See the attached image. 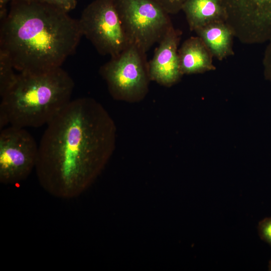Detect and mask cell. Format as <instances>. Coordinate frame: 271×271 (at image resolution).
Returning <instances> with one entry per match:
<instances>
[{"label":"cell","mask_w":271,"mask_h":271,"mask_svg":"<svg viewBox=\"0 0 271 271\" xmlns=\"http://www.w3.org/2000/svg\"><path fill=\"white\" fill-rule=\"evenodd\" d=\"M146 54L130 44L101 67L100 73L114 99L134 102L147 94L150 79Z\"/></svg>","instance_id":"277c9868"},{"label":"cell","mask_w":271,"mask_h":271,"mask_svg":"<svg viewBox=\"0 0 271 271\" xmlns=\"http://www.w3.org/2000/svg\"><path fill=\"white\" fill-rule=\"evenodd\" d=\"M210 51L213 57L221 61L234 54V33L224 22L212 23L195 31Z\"/></svg>","instance_id":"7c38bea8"},{"label":"cell","mask_w":271,"mask_h":271,"mask_svg":"<svg viewBox=\"0 0 271 271\" xmlns=\"http://www.w3.org/2000/svg\"><path fill=\"white\" fill-rule=\"evenodd\" d=\"M180 70L182 75L202 73L216 69L213 55L198 36L187 39L178 50Z\"/></svg>","instance_id":"30bf717a"},{"label":"cell","mask_w":271,"mask_h":271,"mask_svg":"<svg viewBox=\"0 0 271 271\" xmlns=\"http://www.w3.org/2000/svg\"><path fill=\"white\" fill-rule=\"evenodd\" d=\"M129 44L146 53L173 26L156 0H114Z\"/></svg>","instance_id":"5b68a950"},{"label":"cell","mask_w":271,"mask_h":271,"mask_svg":"<svg viewBox=\"0 0 271 271\" xmlns=\"http://www.w3.org/2000/svg\"><path fill=\"white\" fill-rule=\"evenodd\" d=\"M82 36L78 20L52 5L13 0L1 20L0 51L19 72L40 73L61 66Z\"/></svg>","instance_id":"7a4b0ae2"},{"label":"cell","mask_w":271,"mask_h":271,"mask_svg":"<svg viewBox=\"0 0 271 271\" xmlns=\"http://www.w3.org/2000/svg\"><path fill=\"white\" fill-rule=\"evenodd\" d=\"M54 6L66 13L76 7L77 0H32Z\"/></svg>","instance_id":"5bb4252c"},{"label":"cell","mask_w":271,"mask_h":271,"mask_svg":"<svg viewBox=\"0 0 271 271\" xmlns=\"http://www.w3.org/2000/svg\"><path fill=\"white\" fill-rule=\"evenodd\" d=\"M180 31L172 26L159 42L152 60L148 62L150 80L170 87L183 76L180 67L178 46Z\"/></svg>","instance_id":"9c48e42d"},{"label":"cell","mask_w":271,"mask_h":271,"mask_svg":"<svg viewBox=\"0 0 271 271\" xmlns=\"http://www.w3.org/2000/svg\"><path fill=\"white\" fill-rule=\"evenodd\" d=\"M262 63L265 74L271 80V39L265 49Z\"/></svg>","instance_id":"e0dca14e"},{"label":"cell","mask_w":271,"mask_h":271,"mask_svg":"<svg viewBox=\"0 0 271 271\" xmlns=\"http://www.w3.org/2000/svg\"><path fill=\"white\" fill-rule=\"evenodd\" d=\"M116 132L112 118L96 100H71L42 136L35 168L41 186L58 198L80 195L112 155Z\"/></svg>","instance_id":"6da1fadb"},{"label":"cell","mask_w":271,"mask_h":271,"mask_svg":"<svg viewBox=\"0 0 271 271\" xmlns=\"http://www.w3.org/2000/svg\"><path fill=\"white\" fill-rule=\"evenodd\" d=\"M222 1L226 23L240 42L258 44L271 39V0Z\"/></svg>","instance_id":"ba28073f"},{"label":"cell","mask_w":271,"mask_h":271,"mask_svg":"<svg viewBox=\"0 0 271 271\" xmlns=\"http://www.w3.org/2000/svg\"><path fill=\"white\" fill-rule=\"evenodd\" d=\"M79 25L82 36L103 55L115 57L130 44L114 0H95L82 11Z\"/></svg>","instance_id":"8992f818"},{"label":"cell","mask_w":271,"mask_h":271,"mask_svg":"<svg viewBox=\"0 0 271 271\" xmlns=\"http://www.w3.org/2000/svg\"><path fill=\"white\" fill-rule=\"evenodd\" d=\"M258 233L262 239L271 245V218L261 221L258 224Z\"/></svg>","instance_id":"2e32d148"},{"label":"cell","mask_w":271,"mask_h":271,"mask_svg":"<svg viewBox=\"0 0 271 271\" xmlns=\"http://www.w3.org/2000/svg\"><path fill=\"white\" fill-rule=\"evenodd\" d=\"M269 269L270 270H271V260L269 262Z\"/></svg>","instance_id":"d6986e66"},{"label":"cell","mask_w":271,"mask_h":271,"mask_svg":"<svg viewBox=\"0 0 271 271\" xmlns=\"http://www.w3.org/2000/svg\"><path fill=\"white\" fill-rule=\"evenodd\" d=\"M39 145L25 128L10 125L0 132V182L16 185L36 168Z\"/></svg>","instance_id":"52a82bcc"},{"label":"cell","mask_w":271,"mask_h":271,"mask_svg":"<svg viewBox=\"0 0 271 271\" xmlns=\"http://www.w3.org/2000/svg\"><path fill=\"white\" fill-rule=\"evenodd\" d=\"M170 14H176L182 10L186 0H156Z\"/></svg>","instance_id":"9a60e30c"},{"label":"cell","mask_w":271,"mask_h":271,"mask_svg":"<svg viewBox=\"0 0 271 271\" xmlns=\"http://www.w3.org/2000/svg\"><path fill=\"white\" fill-rule=\"evenodd\" d=\"M182 10L191 31L212 23H226V13L222 0H186Z\"/></svg>","instance_id":"8fae6325"},{"label":"cell","mask_w":271,"mask_h":271,"mask_svg":"<svg viewBox=\"0 0 271 271\" xmlns=\"http://www.w3.org/2000/svg\"><path fill=\"white\" fill-rule=\"evenodd\" d=\"M13 0H0V20L4 19L8 13L6 9L7 4Z\"/></svg>","instance_id":"ac0fdd59"},{"label":"cell","mask_w":271,"mask_h":271,"mask_svg":"<svg viewBox=\"0 0 271 271\" xmlns=\"http://www.w3.org/2000/svg\"><path fill=\"white\" fill-rule=\"evenodd\" d=\"M74 82L62 67L40 73L19 72L2 96L0 128L47 125L71 101Z\"/></svg>","instance_id":"3957f363"},{"label":"cell","mask_w":271,"mask_h":271,"mask_svg":"<svg viewBox=\"0 0 271 271\" xmlns=\"http://www.w3.org/2000/svg\"><path fill=\"white\" fill-rule=\"evenodd\" d=\"M11 61L6 54L0 51V96L9 89L16 79L17 74Z\"/></svg>","instance_id":"4fadbf2b"}]
</instances>
